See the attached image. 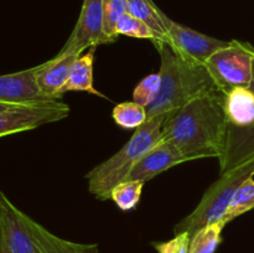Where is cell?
Instances as JSON below:
<instances>
[{
  "label": "cell",
  "instance_id": "6da1fadb",
  "mask_svg": "<svg viewBox=\"0 0 254 253\" xmlns=\"http://www.w3.org/2000/svg\"><path fill=\"white\" fill-rule=\"evenodd\" d=\"M222 89L207 92L191 99L168 114L161 140L173 144L188 161L225 156L228 123Z\"/></svg>",
  "mask_w": 254,
  "mask_h": 253
},
{
  "label": "cell",
  "instance_id": "7a4b0ae2",
  "mask_svg": "<svg viewBox=\"0 0 254 253\" xmlns=\"http://www.w3.org/2000/svg\"><path fill=\"white\" fill-rule=\"evenodd\" d=\"M160 55L161 87L155 102L146 108L148 118L170 114L196 97L220 89L206 63L179 52L170 42H153Z\"/></svg>",
  "mask_w": 254,
  "mask_h": 253
},
{
  "label": "cell",
  "instance_id": "3957f363",
  "mask_svg": "<svg viewBox=\"0 0 254 253\" xmlns=\"http://www.w3.org/2000/svg\"><path fill=\"white\" fill-rule=\"evenodd\" d=\"M165 119L166 114L146 119L118 153L92 169L86 175L89 192L102 201L111 198L114 186L126 180L136 163L161 140Z\"/></svg>",
  "mask_w": 254,
  "mask_h": 253
},
{
  "label": "cell",
  "instance_id": "277c9868",
  "mask_svg": "<svg viewBox=\"0 0 254 253\" xmlns=\"http://www.w3.org/2000/svg\"><path fill=\"white\" fill-rule=\"evenodd\" d=\"M0 218L11 253H99L96 243L60 238L22 212L0 190Z\"/></svg>",
  "mask_w": 254,
  "mask_h": 253
},
{
  "label": "cell",
  "instance_id": "5b68a950",
  "mask_svg": "<svg viewBox=\"0 0 254 253\" xmlns=\"http://www.w3.org/2000/svg\"><path fill=\"white\" fill-rule=\"evenodd\" d=\"M250 176H254V163L245 164L238 168L221 173L218 180L207 189L195 210L183 218L180 222L176 223L174 227V233L178 235V233L188 232L192 237L193 233L203 226L221 222V221L225 222L226 213L236 190Z\"/></svg>",
  "mask_w": 254,
  "mask_h": 253
},
{
  "label": "cell",
  "instance_id": "8992f818",
  "mask_svg": "<svg viewBox=\"0 0 254 253\" xmlns=\"http://www.w3.org/2000/svg\"><path fill=\"white\" fill-rule=\"evenodd\" d=\"M254 47L250 42L231 40L206 62L218 88L227 92L235 87H250L253 74Z\"/></svg>",
  "mask_w": 254,
  "mask_h": 253
},
{
  "label": "cell",
  "instance_id": "52a82bcc",
  "mask_svg": "<svg viewBox=\"0 0 254 253\" xmlns=\"http://www.w3.org/2000/svg\"><path fill=\"white\" fill-rule=\"evenodd\" d=\"M68 114L69 107L61 101L12 107L0 112V138L59 122Z\"/></svg>",
  "mask_w": 254,
  "mask_h": 253
},
{
  "label": "cell",
  "instance_id": "ba28073f",
  "mask_svg": "<svg viewBox=\"0 0 254 253\" xmlns=\"http://www.w3.org/2000/svg\"><path fill=\"white\" fill-rule=\"evenodd\" d=\"M109 42L104 34L103 0H83L76 26L56 56H81L84 50Z\"/></svg>",
  "mask_w": 254,
  "mask_h": 253
},
{
  "label": "cell",
  "instance_id": "9c48e42d",
  "mask_svg": "<svg viewBox=\"0 0 254 253\" xmlns=\"http://www.w3.org/2000/svg\"><path fill=\"white\" fill-rule=\"evenodd\" d=\"M165 26L168 40L179 52L195 61L206 63L211 55L222 49L228 41L215 39L174 21L165 15Z\"/></svg>",
  "mask_w": 254,
  "mask_h": 253
},
{
  "label": "cell",
  "instance_id": "30bf717a",
  "mask_svg": "<svg viewBox=\"0 0 254 253\" xmlns=\"http://www.w3.org/2000/svg\"><path fill=\"white\" fill-rule=\"evenodd\" d=\"M54 102L42 94L36 81V66L0 76V103L31 106Z\"/></svg>",
  "mask_w": 254,
  "mask_h": 253
},
{
  "label": "cell",
  "instance_id": "8fae6325",
  "mask_svg": "<svg viewBox=\"0 0 254 253\" xmlns=\"http://www.w3.org/2000/svg\"><path fill=\"white\" fill-rule=\"evenodd\" d=\"M185 161H188V159L181 154L178 148L168 141L160 140L136 163L126 180H138L146 183L159 174Z\"/></svg>",
  "mask_w": 254,
  "mask_h": 253
},
{
  "label": "cell",
  "instance_id": "7c38bea8",
  "mask_svg": "<svg viewBox=\"0 0 254 253\" xmlns=\"http://www.w3.org/2000/svg\"><path fill=\"white\" fill-rule=\"evenodd\" d=\"M77 57L79 56H55L36 66V81L45 97L52 101H61V91Z\"/></svg>",
  "mask_w": 254,
  "mask_h": 253
},
{
  "label": "cell",
  "instance_id": "4fadbf2b",
  "mask_svg": "<svg viewBox=\"0 0 254 253\" xmlns=\"http://www.w3.org/2000/svg\"><path fill=\"white\" fill-rule=\"evenodd\" d=\"M228 126L238 129L254 126V92L250 87H235L225 94Z\"/></svg>",
  "mask_w": 254,
  "mask_h": 253
},
{
  "label": "cell",
  "instance_id": "5bb4252c",
  "mask_svg": "<svg viewBox=\"0 0 254 253\" xmlns=\"http://www.w3.org/2000/svg\"><path fill=\"white\" fill-rule=\"evenodd\" d=\"M97 46L88 49V52L83 56H79L74 60L73 64L69 71V76L67 82L64 83L61 93L69 91L88 92L101 98H108L103 93L94 88L93 86V62L94 54H96Z\"/></svg>",
  "mask_w": 254,
  "mask_h": 253
},
{
  "label": "cell",
  "instance_id": "9a60e30c",
  "mask_svg": "<svg viewBox=\"0 0 254 253\" xmlns=\"http://www.w3.org/2000/svg\"><path fill=\"white\" fill-rule=\"evenodd\" d=\"M129 14L145 22L155 34V41H166L165 14L156 6L153 0H127ZM153 41V42H155Z\"/></svg>",
  "mask_w": 254,
  "mask_h": 253
},
{
  "label": "cell",
  "instance_id": "2e32d148",
  "mask_svg": "<svg viewBox=\"0 0 254 253\" xmlns=\"http://www.w3.org/2000/svg\"><path fill=\"white\" fill-rule=\"evenodd\" d=\"M226 223L223 221L206 225L196 231L191 237L189 253H215L222 242V231Z\"/></svg>",
  "mask_w": 254,
  "mask_h": 253
},
{
  "label": "cell",
  "instance_id": "e0dca14e",
  "mask_svg": "<svg viewBox=\"0 0 254 253\" xmlns=\"http://www.w3.org/2000/svg\"><path fill=\"white\" fill-rule=\"evenodd\" d=\"M114 122L118 126L123 129H138L143 126L148 119L146 108L136 102H123L114 107L113 109Z\"/></svg>",
  "mask_w": 254,
  "mask_h": 253
},
{
  "label": "cell",
  "instance_id": "ac0fdd59",
  "mask_svg": "<svg viewBox=\"0 0 254 253\" xmlns=\"http://www.w3.org/2000/svg\"><path fill=\"white\" fill-rule=\"evenodd\" d=\"M254 208V178L250 176L246 179L240 188L236 190L233 195L231 205L228 207L227 213H226L225 222H231L235 218L240 217L243 213Z\"/></svg>",
  "mask_w": 254,
  "mask_h": 253
},
{
  "label": "cell",
  "instance_id": "d6986e66",
  "mask_svg": "<svg viewBox=\"0 0 254 253\" xmlns=\"http://www.w3.org/2000/svg\"><path fill=\"white\" fill-rule=\"evenodd\" d=\"M143 181L126 180L114 186L111 198L122 211H130L138 206L144 186Z\"/></svg>",
  "mask_w": 254,
  "mask_h": 253
},
{
  "label": "cell",
  "instance_id": "ffe728a7",
  "mask_svg": "<svg viewBox=\"0 0 254 253\" xmlns=\"http://www.w3.org/2000/svg\"><path fill=\"white\" fill-rule=\"evenodd\" d=\"M127 0H103V24L104 34L112 42L118 39L116 27L122 16L128 14Z\"/></svg>",
  "mask_w": 254,
  "mask_h": 253
},
{
  "label": "cell",
  "instance_id": "44dd1931",
  "mask_svg": "<svg viewBox=\"0 0 254 253\" xmlns=\"http://www.w3.org/2000/svg\"><path fill=\"white\" fill-rule=\"evenodd\" d=\"M117 35H124L134 39H145L155 41V34L144 21L131 14H126L121 17L116 27Z\"/></svg>",
  "mask_w": 254,
  "mask_h": 253
},
{
  "label": "cell",
  "instance_id": "7402d4cb",
  "mask_svg": "<svg viewBox=\"0 0 254 253\" xmlns=\"http://www.w3.org/2000/svg\"><path fill=\"white\" fill-rule=\"evenodd\" d=\"M161 87V78L159 73H151L144 77L133 92V101L148 108L155 102Z\"/></svg>",
  "mask_w": 254,
  "mask_h": 253
},
{
  "label": "cell",
  "instance_id": "603a6c76",
  "mask_svg": "<svg viewBox=\"0 0 254 253\" xmlns=\"http://www.w3.org/2000/svg\"><path fill=\"white\" fill-rule=\"evenodd\" d=\"M191 236L188 232L178 233L166 242H154L153 247L158 253H189Z\"/></svg>",
  "mask_w": 254,
  "mask_h": 253
},
{
  "label": "cell",
  "instance_id": "cb8c5ba5",
  "mask_svg": "<svg viewBox=\"0 0 254 253\" xmlns=\"http://www.w3.org/2000/svg\"><path fill=\"white\" fill-rule=\"evenodd\" d=\"M0 253H11L9 246H7L6 238H5L4 228H2L1 218H0Z\"/></svg>",
  "mask_w": 254,
  "mask_h": 253
},
{
  "label": "cell",
  "instance_id": "d4e9b609",
  "mask_svg": "<svg viewBox=\"0 0 254 253\" xmlns=\"http://www.w3.org/2000/svg\"><path fill=\"white\" fill-rule=\"evenodd\" d=\"M12 107H16V106H11V104H5V103H0V112L2 111H6V109L12 108Z\"/></svg>",
  "mask_w": 254,
  "mask_h": 253
},
{
  "label": "cell",
  "instance_id": "484cf974",
  "mask_svg": "<svg viewBox=\"0 0 254 253\" xmlns=\"http://www.w3.org/2000/svg\"><path fill=\"white\" fill-rule=\"evenodd\" d=\"M250 88L254 92V62H253V74H252V81H251Z\"/></svg>",
  "mask_w": 254,
  "mask_h": 253
}]
</instances>
